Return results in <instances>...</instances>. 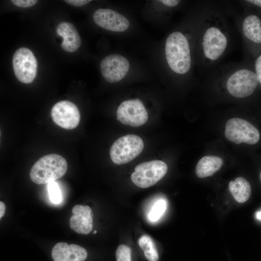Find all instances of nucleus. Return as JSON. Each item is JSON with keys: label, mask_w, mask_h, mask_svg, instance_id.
<instances>
[{"label": "nucleus", "mask_w": 261, "mask_h": 261, "mask_svg": "<svg viewBox=\"0 0 261 261\" xmlns=\"http://www.w3.org/2000/svg\"><path fill=\"white\" fill-rule=\"evenodd\" d=\"M66 160L59 155L50 154L39 159L29 173L31 181L41 185L48 183L63 176L67 170Z\"/></svg>", "instance_id": "2"}, {"label": "nucleus", "mask_w": 261, "mask_h": 261, "mask_svg": "<svg viewBox=\"0 0 261 261\" xmlns=\"http://www.w3.org/2000/svg\"><path fill=\"white\" fill-rule=\"evenodd\" d=\"M255 73L257 76L259 83L261 85V55L259 56L255 62Z\"/></svg>", "instance_id": "24"}, {"label": "nucleus", "mask_w": 261, "mask_h": 261, "mask_svg": "<svg viewBox=\"0 0 261 261\" xmlns=\"http://www.w3.org/2000/svg\"><path fill=\"white\" fill-rule=\"evenodd\" d=\"M130 66L128 59L119 54H111L105 57L100 64L102 76L110 83L122 80L128 73Z\"/></svg>", "instance_id": "11"}, {"label": "nucleus", "mask_w": 261, "mask_h": 261, "mask_svg": "<svg viewBox=\"0 0 261 261\" xmlns=\"http://www.w3.org/2000/svg\"><path fill=\"white\" fill-rule=\"evenodd\" d=\"M48 191L49 198L52 203L58 204L61 201V194L58 184L55 181L48 183Z\"/></svg>", "instance_id": "21"}, {"label": "nucleus", "mask_w": 261, "mask_h": 261, "mask_svg": "<svg viewBox=\"0 0 261 261\" xmlns=\"http://www.w3.org/2000/svg\"><path fill=\"white\" fill-rule=\"evenodd\" d=\"M56 32L58 36L63 38L61 46L64 51L73 52L80 46V37L72 23L64 21L60 23L57 28Z\"/></svg>", "instance_id": "15"}, {"label": "nucleus", "mask_w": 261, "mask_h": 261, "mask_svg": "<svg viewBox=\"0 0 261 261\" xmlns=\"http://www.w3.org/2000/svg\"><path fill=\"white\" fill-rule=\"evenodd\" d=\"M256 217L258 219H261V212L257 213Z\"/></svg>", "instance_id": "29"}, {"label": "nucleus", "mask_w": 261, "mask_h": 261, "mask_svg": "<svg viewBox=\"0 0 261 261\" xmlns=\"http://www.w3.org/2000/svg\"><path fill=\"white\" fill-rule=\"evenodd\" d=\"M166 60L175 72L184 74L191 67V58L189 44L184 34L174 31L167 37L165 46Z\"/></svg>", "instance_id": "1"}, {"label": "nucleus", "mask_w": 261, "mask_h": 261, "mask_svg": "<svg viewBox=\"0 0 261 261\" xmlns=\"http://www.w3.org/2000/svg\"><path fill=\"white\" fill-rule=\"evenodd\" d=\"M97 232V231H95L94 232H93V234H95Z\"/></svg>", "instance_id": "31"}, {"label": "nucleus", "mask_w": 261, "mask_h": 261, "mask_svg": "<svg viewBox=\"0 0 261 261\" xmlns=\"http://www.w3.org/2000/svg\"><path fill=\"white\" fill-rule=\"evenodd\" d=\"M5 212V205L1 201L0 202V218L4 216Z\"/></svg>", "instance_id": "27"}, {"label": "nucleus", "mask_w": 261, "mask_h": 261, "mask_svg": "<svg viewBox=\"0 0 261 261\" xmlns=\"http://www.w3.org/2000/svg\"><path fill=\"white\" fill-rule=\"evenodd\" d=\"M144 146L140 137L128 134L114 142L110 149V156L115 164H125L136 158L142 152Z\"/></svg>", "instance_id": "5"}, {"label": "nucleus", "mask_w": 261, "mask_h": 261, "mask_svg": "<svg viewBox=\"0 0 261 261\" xmlns=\"http://www.w3.org/2000/svg\"><path fill=\"white\" fill-rule=\"evenodd\" d=\"M258 84L259 80L255 72L242 68L230 75L226 81V88L232 96L244 98L254 92Z\"/></svg>", "instance_id": "6"}, {"label": "nucleus", "mask_w": 261, "mask_h": 261, "mask_svg": "<svg viewBox=\"0 0 261 261\" xmlns=\"http://www.w3.org/2000/svg\"><path fill=\"white\" fill-rule=\"evenodd\" d=\"M223 163V160L219 157L205 156L197 163L195 168L196 174L199 178L210 176L221 168Z\"/></svg>", "instance_id": "16"}, {"label": "nucleus", "mask_w": 261, "mask_h": 261, "mask_svg": "<svg viewBox=\"0 0 261 261\" xmlns=\"http://www.w3.org/2000/svg\"><path fill=\"white\" fill-rule=\"evenodd\" d=\"M51 115L57 125L67 130L75 128L80 120L78 107L69 101H61L56 103L51 109Z\"/></svg>", "instance_id": "10"}, {"label": "nucleus", "mask_w": 261, "mask_h": 261, "mask_svg": "<svg viewBox=\"0 0 261 261\" xmlns=\"http://www.w3.org/2000/svg\"><path fill=\"white\" fill-rule=\"evenodd\" d=\"M51 256L54 261H84L87 258V252L78 245L59 242L52 248Z\"/></svg>", "instance_id": "14"}, {"label": "nucleus", "mask_w": 261, "mask_h": 261, "mask_svg": "<svg viewBox=\"0 0 261 261\" xmlns=\"http://www.w3.org/2000/svg\"><path fill=\"white\" fill-rule=\"evenodd\" d=\"M141 248L144 251L145 258L149 261H157L159 255L154 242L148 235L141 236L138 241Z\"/></svg>", "instance_id": "19"}, {"label": "nucleus", "mask_w": 261, "mask_h": 261, "mask_svg": "<svg viewBox=\"0 0 261 261\" xmlns=\"http://www.w3.org/2000/svg\"><path fill=\"white\" fill-rule=\"evenodd\" d=\"M13 66L15 77L20 82L29 84L34 79L37 70V60L29 49H18L13 57Z\"/></svg>", "instance_id": "8"}, {"label": "nucleus", "mask_w": 261, "mask_h": 261, "mask_svg": "<svg viewBox=\"0 0 261 261\" xmlns=\"http://www.w3.org/2000/svg\"><path fill=\"white\" fill-rule=\"evenodd\" d=\"M95 23L100 27L114 32H122L128 29L130 22L119 13L109 9H99L93 16Z\"/></svg>", "instance_id": "12"}, {"label": "nucleus", "mask_w": 261, "mask_h": 261, "mask_svg": "<svg viewBox=\"0 0 261 261\" xmlns=\"http://www.w3.org/2000/svg\"><path fill=\"white\" fill-rule=\"evenodd\" d=\"M242 31L247 39L256 44H261V20L258 16H247L242 23Z\"/></svg>", "instance_id": "17"}, {"label": "nucleus", "mask_w": 261, "mask_h": 261, "mask_svg": "<svg viewBox=\"0 0 261 261\" xmlns=\"http://www.w3.org/2000/svg\"><path fill=\"white\" fill-rule=\"evenodd\" d=\"M224 134L228 140L236 144L243 143L255 145L261 141L260 129L251 122L241 118L229 119L226 123Z\"/></svg>", "instance_id": "4"}, {"label": "nucleus", "mask_w": 261, "mask_h": 261, "mask_svg": "<svg viewBox=\"0 0 261 261\" xmlns=\"http://www.w3.org/2000/svg\"><path fill=\"white\" fill-rule=\"evenodd\" d=\"M159 1L163 3L164 5L170 7L175 6L180 2L179 0H161Z\"/></svg>", "instance_id": "26"}, {"label": "nucleus", "mask_w": 261, "mask_h": 261, "mask_svg": "<svg viewBox=\"0 0 261 261\" xmlns=\"http://www.w3.org/2000/svg\"><path fill=\"white\" fill-rule=\"evenodd\" d=\"M131 249L125 245H119L116 252V261H131Z\"/></svg>", "instance_id": "22"}, {"label": "nucleus", "mask_w": 261, "mask_h": 261, "mask_svg": "<svg viewBox=\"0 0 261 261\" xmlns=\"http://www.w3.org/2000/svg\"><path fill=\"white\" fill-rule=\"evenodd\" d=\"M117 120L121 123L131 127H139L146 123L148 114L142 102L132 99L123 102L118 106Z\"/></svg>", "instance_id": "9"}, {"label": "nucleus", "mask_w": 261, "mask_h": 261, "mask_svg": "<svg viewBox=\"0 0 261 261\" xmlns=\"http://www.w3.org/2000/svg\"><path fill=\"white\" fill-rule=\"evenodd\" d=\"M12 3L15 5L20 7H29L35 5L37 0H12Z\"/></svg>", "instance_id": "23"}, {"label": "nucleus", "mask_w": 261, "mask_h": 261, "mask_svg": "<svg viewBox=\"0 0 261 261\" xmlns=\"http://www.w3.org/2000/svg\"><path fill=\"white\" fill-rule=\"evenodd\" d=\"M166 208V203L164 200H159L154 204L151 210L148 217L152 221L158 220L164 212Z\"/></svg>", "instance_id": "20"}, {"label": "nucleus", "mask_w": 261, "mask_h": 261, "mask_svg": "<svg viewBox=\"0 0 261 261\" xmlns=\"http://www.w3.org/2000/svg\"><path fill=\"white\" fill-rule=\"evenodd\" d=\"M259 178H260V182L261 183V169L260 174H259Z\"/></svg>", "instance_id": "30"}, {"label": "nucleus", "mask_w": 261, "mask_h": 261, "mask_svg": "<svg viewBox=\"0 0 261 261\" xmlns=\"http://www.w3.org/2000/svg\"><path fill=\"white\" fill-rule=\"evenodd\" d=\"M246 1L258 7H261V0H246Z\"/></svg>", "instance_id": "28"}, {"label": "nucleus", "mask_w": 261, "mask_h": 261, "mask_svg": "<svg viewBox=\"0 0 261 261\" xmlns=\"http://www.w3.org/2000/svg\"><path fill=\"white\" fill-rule=\"evenodd\" d=\"M70 219V227L76 233L88 234L93 227V214L91 208L87 205L77 204L72 209Z\"/></svg>", "instance_id": "13"}, {"label": "nucleus", "mask_w": 261, "mask_h": 261, "mask_svg": "<svg viewBox=\"0 0 261 261\" xmlns=\"http://www.w3.org/2000/svg\"><path fill=\"white\" fill-rule=\"evenodd\" d=\"M167 164L161 160H153L137 165L130 178L132 182L141 188H147L154 185L167 173Z\"/></svg>", "instance_id": "7"}, {"label": "nucleus", "mask_w": 261, "mask_h": 261, "mask_svg": "<svg viewBox=\"0 0 261 261\" xmlns=\"http://www.w3.org/2000/svg\"><path fill=\"white\" fill-rule=\"evenodd\" d=\"M202 55L208 61L218 59L228 45L227 35L223 29L215 23H210L203 31L201 40Z\"/></svg>", "instance_id": "3"}, {"label": "nucleus", "mask_w": 261, "mask_h": 261, "mask_svg": "<svg viewBox=\"0 0 261 261\" xmlns=\"http://www.w3.org/2000/svg\"><path fill=\"white\" fill-rule=\"evenodd\" d=\"M67 3L75 6H81L87 4L91 1L90 0H64Z\"/></svg>", "instance_id": "25"}, {"label": "nucleus", "mask_w": 261, "mask_h": 261, "mask_svg": "<svg viewBox=\"0 0 261 261\" xmlns=\"http://www.w3.org/2000/svg\"><path fill=\"white\" fill-rule=\"evenodd\" d=\"M228 188L234 199L239 203L247 201L251 193L250 183L243 177H238L234 180L231 181Z\"/></svg>", "instance_id": "18"}]
</instances>
